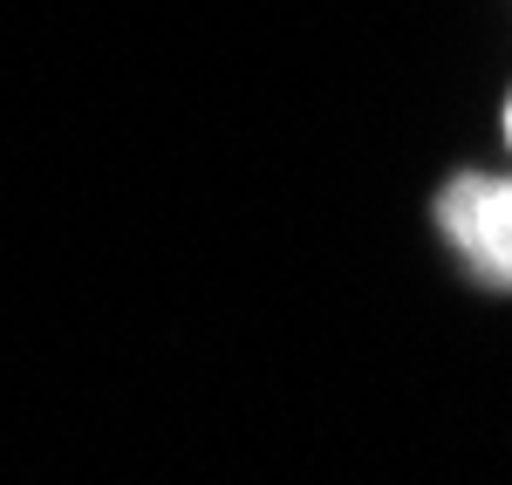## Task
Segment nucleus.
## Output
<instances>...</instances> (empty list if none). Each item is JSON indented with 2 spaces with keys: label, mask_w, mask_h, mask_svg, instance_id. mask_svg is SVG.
Here are the masks:
<instances>
[{
  "label": "nucleus",
  "mask_w": 512,
  "mask_h": 485,
  "mask_svg": "<svg viewBox=\"0 0 512 485\" xmlns=\"http://www.w3.org/2000/svg\"><path fill=\"white\" fill-rule=\"evenodd\" d=\"M506 144H512V103H506Z\"/></svg>",
  "instance_id": "f03ea898"
},
{
  "label": "nucleus",
  "mask_w": 512,
  "mask_h": 485,
  "mask_svg": "<svg viewBox=\"0 0 512 485\" xmlns=\"http://www.w3.org/2000/svg\"><path fill=\"white\" fill-rule=\"evenodd\" d=\"M437 226L485 287L512 294V178L465 171L437 192Z\"/></svg>",
  "instance_id": "f257e3e1"
}]
</instances>
